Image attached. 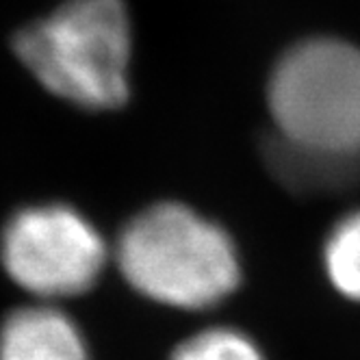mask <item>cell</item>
I'll return each instance as SVG.
<instances>
[{
  "label": "cell",
  "instance_id": "cell-1",
  "mask_svg": "<svg viewBox=\"0 0 360 360\" xmlns=\"http://www.w3.org/2000/svg\"><path fill=\"white\" fill-rule=\"evenodd\" d=\"M115 256L128 285L174 308L215 306L239 285L230 237L176 202L154 204L128 221Z\"/></svg>",
  "mask_w": 360,
  "mask_h": 360
},
{
  "label": "cell",
  "instance_id": "cell-4",
  "mask_svg": "<svg viewBox=\"0 0 360 360\" xmlns=\"http://www.w3.org/2000/svg\"><path fill=\"white\" fill-rule=\"evenodd\" d=\"M0 259L15 285L39 297H72L94 287L107 261L96 228L61 204L31 207L5 226Z\"/></svg>",
  "mask_w": 360,
  "mask_h": 360
},
{
  "label": "cell",
  "instance_id": "cell-8",
  "mask_svg": "<svg viewBox=\"0 0 360 360\" xmlns=\"http://www.w3.org/2000/svg\"><path fill=\"white\" fill-rule=\"evenodd\" d=\"M172 360H263V356L241 332L213 328L178 345Z\"/></svg>",
  "mask_w": 360,
  "mask_h": 360
},
{
  "label": "cell",
  "instance_id": "cell-2",
  "mask_svg": "<svg viewBox=\"0 0 360 360\" xmlns=\"http://www.w3.org/2000/svg\"><path fill=\"white\" fill-rule=\"evenodd\" d=\"M13 50L50 94L76 107L109 111L128 100L131 22L122 0H68L18 31Z\"/></svg>",
  "mask_w": 360,
  "mask_h": 360
},
{
  "label": "cell",
  "instance_id": "cell-6",
  "mask_svg": "<svg viewBox=\"0 0 360 360\" xmlns=\"http://www.w3.org/2000/svg\"><path fill=\"white\" fill-rule=\"evenodd\" d=\"M271 157L269 165L278 172L282 183L295 189H317V187H334L345 183L349 176V167L358 154H334L315 148H306L285 137H278L269 148Z\"/></svg>",
  "mask_w": 360,
  "mask_h": 360
},
{
  "label": "cell",
  "instance_id": "cell-5",
  "mask_svg": "<svg viewBox=\"0 0 360 360\" xmlns=\"http://www.w3.org/2000/svg\"><path fill=\"white\" fill-rule=\"evenodd\" d=\"M0 360H89L81 332L57 308L31 306L0 328Z\"/></svg>",
  "mask_w": 360,
  "mask_h": 360
},
{
  "label": "cell",
  "instance_id": "cell-7",
  "mask_svg": "<svg viewBox=\"0 0 360 360\" xmlns=\"http://www.w3.org/2000/svg\"><path fill=\"white\" fill-rule=\"evenodd\" d=\"M328 278L339 293L360 302V213L334 226L323 250Z\"/></svg>",
  "mask_w": 360,
  "mask_h": 360
},
{
  "label": "cell",
  "instance_id": "cell-3",
  "mask_svg": "<svg viewBox=\"0 0 360 360\" xmlns=\"http://www.w3.org/2000/svg\"><path fill=\"white\" fill-rule=\"evenodd\" d=\"M267 102L280 135L306 148L360 154V50L308 39L276 63Z\"/></svg>",
  "mask_w": 360,
  "mask_h": 360
}]
</instances>
